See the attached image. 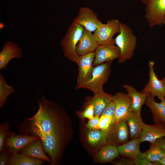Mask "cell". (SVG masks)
Returning a JSON list of instances; mask_svg holds the SVG:
<instances>
[{
	"instance_id": "7402d4cb",
	"label": "cell",
	"mask_w": 165,
	"mask_h": 165,
	"mask_svg": "<svg viewBox=\"0 0 165 165\" xmlns=\"http://www.w3.org/2000/svg\"><path fill=\"white\" fill-rule=\"evenodd\" d=\"M44 161L18 152L10 155L9 165H42Z\"/></svg>"
},
{
	"instance_id": "cb8c5ba5",
	"label": "cell",
	"mask_w": 165,
	"mask_h": 165,
	"mask_svg": "<svg viewBox=\"0 0 165 165\" xmlns=\"http://www.w3.org/2000/svg\"><path fill=\"white\" fill-rule=\"evenodd\" d=\"M108 134L99 129L90 130L87 133V140L89 144L97 147L105 144L107 141Z\"/></svg>"
},
{
	"instance_id": "4316f807",
	"label": "cell",
	"mask_w": 165,
	"mask_h": 165,
	"mask_svg": "<svg viewBox=\"0 0 165 165\" xmlns=\"http://www.w3.org/2000/svg\"><path fill=\"white\" fill-rule=\"evenodd\" d=\"M14 92L13 88L8 85L1 74H0V107L5 105L8 96Z\"/></svg>"
},
{
	"instance_id": "8992f818",
	"label": "cell",
	"mask_w": 165,
	"mask_h": 165,
	"mask_svg": "<svg viewBox=\"0 0 165 165\" xmlns=\"http://www.w3.org/2000/svg\"><path fill=\"white\" fill-rule=\"evenodd\" d=\"M120 23L118 19H113L97 28L93 34L99 45L115 44L113 36L120 31Z\"/></svg>"
},
{
	"instance_id": "8d00e7d4",
	"label": "cell",
	"mask_w": 165,
	"mask_h": 165,
	"mask_svg": "<svg viewBox=\"0 0 165 165\" xmlns=\"http://www.w3.org/2000/svg\"><path fill=\"white\" fill-rule=\"evenodd\" d=\"M114 164L117 165H134V160L130 158L129 159H123L121 160L115 162Z\"/></svg>"
},
{
	"instance_id": "f1b7e54d",
	"label": "cell",
	"mask_w": 165,
	"mask_h": 165,
	"mask_svg": "<svg viewBox=\"0 0 165 165\" xmlns=\"http://www.w3.org/2000/svg\"><path fill=\"white\" fill-rule=\"evenodd\" d=\"M9 124L7 122L0 124V153L5 147V141L9 131Z\"/></svg>"
},
{
	"instance_id": "52a82bcc",
	"label": "cell",
	"mask_w": 165,
	"mask_h": 165,
	"mask_svg": "<svg viewBox=\"0 0 165 165\" xmlns=\"http://www.w3.org/2000/svg\"><path fill=\"white\" fill-rule=\"evenodd\" d=\"M94 51L79 56L78 63V72L75 89L81 88L91 77L94 67Z\"/></svg>"
},
{
	"instance_id": "ba28073f",
	"label": "cell",
	"mask_w": 165,
	"mask_h": 165,
	"mask_svg": "<svg viewBox=\"0 0 165 165\" xmlns=\"http://www.w3.org/2000/svg\"><path fill=\"white\" fill-rule=\"evenodd\" d=\"M112 100L116 107L115 123L127 119L132 112L131 110V100L128 94L117 93L112 95Z\"/></svg>"
},
{
	"instance_id": "603a6c76",
	"label": "cell",
	"mask_w": 165,
	"mask_h": 165,
	"mask_svg": "<svg viewBox=\"0 0 165 165\" xmlns=\"http://www.w3.org/2000/svg\"><path fill=\"white\" fill-rule=\"evenodd\" d=\"M119 154L117 146L108 144L101 148L96 157L99 161L105 163L112 161L118 157Z\"/></svg>"
},
{
	"instance_id": "e575fe53",
	"label": "cell",
	"mask_w": 165,
	"mask_h": 165,
	"mask_svg": "<svg viewBox=\"0 0 165 165\" xmlns=\"http://www.w3.org/2000/svg\"><path fill=\"white\" fill-rule=\"evenodd\" d=\"M163 105L156 123L161 122L165 124V98L162 100Z\"/></svg>"
},
{
	"instance_id": "6da1fadb",
	"label": "cell",
	"mask_w": 165,
	"mask_h": 165,
	"mask_svg": "<svg viewBox=\"0 0 165 165\" xmlns=\"http://www.w3.org/2000/svg\"><path fill=\"white\" fill-rule=\"evenodd\" d=\"M38 109L33 116L25 118L17 126L19 134L38 137L45 152L55 165L61 155L65 134L63 114L58 106L43 96L38 100Z\"/></svg>"
},
{
	"instance_id": "83f0119b",
	"label": "cell",
	"mask_w": 165,
	"mask_h": 165,
	"mask_svg": "<svg viewBox=\"0 0 165 165\" xmlns=\"http://www.w3.org/2000/svg\"><path fill=\"white\" fill-rule=\"evenodd\" d=\"M115 123L114 117L106 116H101L98 128L103 132L108 134Z\"/></svg>"
},
{
	"instance_id": "74e56055",
	"label": "cell",
	"mask_w": 165,
	"mask_h": 165,
	"mask_svg": "<svg viewBox=\"0 0 165 165\" xmlns=\"http://www.w3.org/2000/svg\"><path fill=\"white\" fill-rule=\"evenodd\" d=\"M154 165H165V155L160 160L154 163Z\"/></svg>"
},
{
	"instance_id": "e0dca14e",
	"label": "cell",
	"mask_w": 165,
	"mask_h": 165,
	"mask_svg": "<svg viewBox=\"0 0 165 165\" xmlns=\"http://www.w3.org/2000/svg\"><path fill=\"white\" fill-rule=\"evenodd\" d=\"M19 152L32 158L43 160L50 163L51 162V157L46 155L43 150L40 139L26 145L20 149Z\"/></svg>"
},
{
	"instance_id": "277c9868",
	"label": "cell",
	"mask_w": 165,
	"mask_h": 165,
	"mask_svg": "<svg viewBox=\"0 0 165 165\" xmlns=\"http://www.w3.org/2000/svg\"><path fill=\"white\" fill-rule=\"evenodd\" d=\"M145 6V17L151 28L165 24V0H141Z\"/></svg>"
},
{
	"instance_id": "4dcf8cb0",
	"label": "cell",
	"mask_w": 165,
	"mask_h": 165,
	"mask_svg": "<svg viewBox=\"0 0 165 165\" xmlns=\"http://www.w3.org/2000/svg\"><path fill=\"white\" fill-rule=\"evenodd\" d=\"M116 112L115 105L112 100L104 109L101 116H111L115 118Z\"/></svg>"
},
{
	"instance_id": "30bf717a",
	"label": "cell",
	"mask_w": 165,
	"mask_h": 165,
	"mask_svg": "<svg viewBox=\"0 0 165 165\" xmlns=\"http://www.w3.org/2000/svg\"><path fill=\"white\" fill-rule=\"evenodd\" d=\"M154 64L155 62L153 60L148 61L149 80L142 92L149 93L154 97H157L161 100L165 98V88L161 80L158 79L155 73Z\"/></svg>"
},
{
	"instance_id": "ac0fdd59",
	"label": "cell",
	"mask_w": 165,
	"mask_h": 165,
	"mask_svg": "<svg viewBox=\"0 0 165 165\" xmlns=\"http://www.w3.org/2000/svg\"><path fill=\"white\" fill-rule=\"evenodd\" d=\"M22 56L21 50L17 44L10 41L6 42L0 53V69L5 70L7 64L12 58L20 59Z\"/></svg>"
},
{
	"instance_id": "d6a6232c",
	"label": "cell",
	"mask_w": 165,
	"mask_h": 165,
	"mask_svg": "<svg viewBox=\"0 0 165 165\" xmlns=\"http://www.w3.org/2000/svg\"><path fill=\"white\" fill-rule=\"evenodd\" d=\"M10 154L5 147L0 153V165H9V160Z\"/></svg>"
},
{
	"instance_id": "9a60e30c",
	"label": "cell",
	"mask_w": 165,
	"mask_h": 165,
	"mask_svg": "<svg viewBox=\"0 0 165 165\" xmlns=\"http://www.w3.org/2000/svg\"><path fill=\"white\" fill-rule=\"evenodd\" d=\"M99 46L92 32L84 28L76 46V52L79 56L83 55L95 51Z\"/></svg>"
},
{
	"instance_id": "5b68a950",
	"label": "cell",
	"mask_w": 165,
	"mask_h": 165,
	"mask_svg": "<svg viewBox=\"0 0 165 165\" xmlns=\"http://www.w3.org/2000/svg\"><path fill=\"white\" fill-rule=\"evenodd\" d=\"M112 61L94 67L89 80L81 87L91 90L94 94L103 90L104 85L109 78Z\"/></svg>"
},
{
	"instance_id": "7c38bea8",
	"label": "cell",
	"mask_w": 165,
	"mask_h": 165,
	"mask_svg": "<svg viewBox=\"0 0 165 165\" xmlns=\"http://www.w3.org/2000/svg\"><path fill=\"white\" fill-rule=\"evenodd\" d=\"M130 137L128 126L126 120L115 123L108 134L107 142L109 144L116 146L128 141Z\"/></svg>"
},
{
	"instance_id": "d590c367",
	"label": "cell",
	"mask_w": 165,
	"mask_h": 165,
	"mask_svg": "<svg viewBox=\"0 0 165 165\" xmlns=\"http://www.w3.org/2000/svg\"><path fill=\"white\" fill-rule=\"evenodd\" d=\"M134 160V165H154L152 163L150 162L147 160L140 157H138Z\"/></svg>"
},
{
	"instance_id": "d4e9b609",
	"label": "cell",
	"mask_w": 165,
	"mask_h": 165,
	"mask_svg": "<svg viewBox=\"0 0 165 165\" xmlns=\"http://www.w3.org/2000/svg\"><path fill=\"white\" fill-rule=\"evenodd\" d=\"M165 155V151L157 146L150 145L149 148L144 153L141 152L139 157L154 164Z\"/></svg>"
},
{
	"instance_id": "f35d334b",
	"label": "cell",
	"mask_w": 165,
	"mask_h": 165,
	"mask_svg": "<svg viewBox=\"0 0 165 165\" xmlns=\"http://www.w3.org/2000/svg\"><path fill=\"white\" fill-rule=\"evenodd\" d=\"M163 83L164 88H165V77L160 80Z\"/></svg>"
},
{
	"instance_id": "836d02e7",
	"label": "cell",
	"mask_w": 165,
	"mask_h": 165,
	"mask_svg": "<svg viewBox=\"0 0 165 165\" xmlns=\"http://www.w3.org/2000/svg\"><path fill=\"white\" fill-rule=\"evenodd\" d=\"M150 145L157 146L165 152V137L160 138L154 142L151 143Z\"/></svg>"
},
{
	"instance_id": "3957f363",
	"label": "cell",
	"mask_w": 165,
	"mask_h": 165,
	"mask_svg": "<svg viewBox=\"0 0 165 165\" xmlns=\"http://www.w3.org/2000/svg\"><path fill=\"white\" fill-rule=\"evenodd\" d=\"M84 29L82 26L73 22L61 42L65 56L68 59L77 64L78 62L79 56L76 54V48Z\"/></svg>"
},
{
	"instance_id": "f546056e",
	"label": "cell",
	"mask_w": 165,
	"mask_h": 165,
	"mask_svg": "<svg viewBox=\"0 0 165 165\" xmlns=\"http://www.w3.org/2000/svg\"><path fill=\"white\" fill-rule=\"evenodd\" d=\"M80 115L82 118L89 119L95 116L94 106L91 103L90 99L87 102L84 110L80 112Z\"/></svg>"
},
{
	"instance_id": "9c48e42d",
	"label": "cell",
	"mask_w": 165,
	"mask_h": 165,
	"mask_svg": "<svg viewBox=\"0 0 165 165\" xmlns=\"http://www.w3.org/2000/svg\"><path fill=\"white\" fill-rule=\"evenodd\" d=\"M73 22L82 26L92 32L102 23L97 14L88 7L79 9L78 15L73 19Z\"/></svg>"
},
{
	"instance_id": "8fae6325",
	"label": "cell",
	"mask_w": 165,
	"mask_h": 165,
	"mask_svg": "<svg viewBox=\"0 0 165 165\" xmlns=\"http://www.w3.org/2000/svg\"><path fill=\"white\" fill-rule=\"evenodd\" d=\"M40 139L37 136L17 135L9 131L5 141V147L10 154L19 152L23 147L31 142Z\"/></svg>"
},
{
	"instance_id": "1f68e13d",
	"label": "cell",
	"mask_w": 165,
	"mask_h": 165,
	"mask_svg": "<svg viewBox=\"0 0 165 165\" xmlns=\"http://www.w3.org/2000/svg\"><path fill=\"white\" fill-rule=\"evenodd\" d=\"M100 118L99 116H94L89 119L86 125L87 127L90 130L99 129L98 125Z\"/></svg>"
},
{
	"instance_id": "ffe728a7",
	"label": "cell",
	"mask_w": 165,
	"mask_h": 165,
	"mask_svg": "<svg viewBox=\"0 0 165 165\" xmlns=\"http://www.w3.org/2000/svg\"><path fill=\"white\" fill-rule=\"evenodd\" d=\"M94 94L90 100L94 106L95 116L99 117L105 108L112 100V95L106 93L103 90Z\"/></svg>"
},
{
	"instance_id": "d6986e66",
	"label": "cell",
	"mask_w": 165,
	"mask_h": 165,
	"mask_svg": "<svg viewBox=\"0 0 165 165\" xmlns=\"http://www.w3.org/2000/svg\"><path fill=\"white\" fill-rule=\"evenodd\" d=\"M140 143L139 138L131 139L130 141L117 147L119 154L134 160L141 153L140 149Z\"/></svg>"
},
{
	"instance_id": "4fadbf2b",
	"label": "cell",
	"mask_w": 165,
	"mask_h": 165,
	"mask_svg": "<svg viewBox=\"0 0 165 165\" xmlns=\"http://www.w3.org/2000/svg\"><path fill=\"white\" fill-rule=\"evenodd\" d=\"M94 52V66L107 61L118 59L120 56L119 49L114 43L99 45Z\"/></svg>"
},
{
	"instance_id": "5bb4252c",
	"label": "cell",
	"mask_w": 165,
	"mask_h": 165,
	"mask_svg": "<svg viewBox=\"0 0 165 165\" xmlns=\"http://www.w3.org/2000/svg\"><path fill=\"white\" fill-rule=\"evenodd\" d=\"M165 137V124L160 122L149 125L143 123V129L139 139L140 143L148 141L153 143Z\"/></svg>"
},
{
	"instance_id": "44dd1931",
	"label": "cell",
	"mask_w": 165,
	"mask_h": 165,
	"mask_svg": "<svg viewBox=\"0 0 165 165\" xmlns=\"http://www.w3.org/2000/svg\"><path fill=\"white\" fill-rule=\"evenodd\" d=\"M131 139L139 138L143 129V122L141 117L132 112L126 120Z\"/></svg>"
},
{
	"instance_id": "7a4b0ae2",
	"label": "cell",
	"mask_w": 165,
	"mask_h": 165,
	"mask_svg": "<svg viewBox=\"0 0 165 165\" xmlns=\"http://www.w3.org/2000/svg\"><path fill=\"white\" fill-rule=\"evenodd\" d=\"M120 31L114 38L115 44L118 48L120 56L118 59L119 64L124 63L133 57L137 43V38L132 28L127 24L121 22Z\"/></svg>"
},
{
	"instance_id": "484cf974",
	"label": "cell",
	"mask_w": 165,
	"mask_h": 165,
	"mask_svg": "<svg viewBox=\"0 0 165 165\" xmlns=\"http://www.w3.org/2000/svg\"><path fill=\"white\" fill-rule=\"evenodd\" d=\"M154 97L150 94L146 99L145 104L150 109L154 123L157 122L159 115L162 109L163 102L162 100L160 103L156 102L154 100Z\"/></svg>"
},
{
	"instance_id": "2e32d148",
	"label": "cell",
	"mask_w": 165,
	"mask_h": 165,
	"mask_svg": "<svg viewBox=\"0 0 165 165\" xmlns=\"http://www.w3.org/2000/svg\"><path fill=\"white\" fill-rule=\"evenodd\" d=\"M123 87L131 97L132 111L138 116L141 117V107L145 104L146 99L150 94L142 91L139 92L133 86L129 85H124Z\"/></svg>"
}]
</instances>
